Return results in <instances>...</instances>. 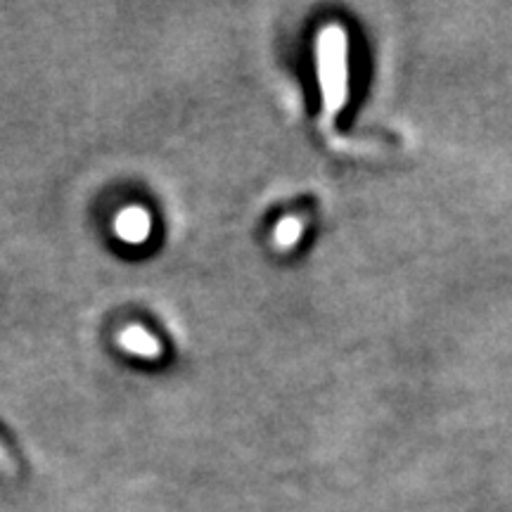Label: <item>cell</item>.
Returning a JSON list of instances; mask_svg holds the SVG:
<instances>
[{
	"label": "cell",
	"mask_w": 512,
	"mask_h": 512,
	"mask_svg": "<svg viewBox=\"0 0 512 512\" xmlns=\"http://www.w3.org/2000/svg\"><path fill=\"white\" fill-rule=\"evenodd\" d=\"M316 76L320 88V128L332 131L349 102V31L328 22L316 34Z\"/></svg>",
	"instance_id": "cell-1"
},
{
	"label": "cell",
	"mask_w": 512,
	"mask_h": 512,
	"mask_svg": "<svg viewBox=\"0 0 512 512\" xmlns=\"http://www.w3.org/2000/svg\"><path fill=\"white\" fill-rule=\"evenodd\" d=\"M150 230L152 219L143 207L124 209L117 216V223H114V233H117L124 242H128V245H140V242H145L150 238Z\"/></svg>",
	"instance_id": "cell-2"
},
{
	"label": "cell",
	"mask_w": 512,
	"mask_h": 512,
	"mask_svg": "<svg viewBox=\"0 0 512 512\" xmlns=\"http://www.w3.org/2000/svg\"><path fill=\"white\" fill-rule=\"evenodd\" d=\"M121 349H126L128 354L140 356V358H159L162 356V342L155 335H150L140 325H131V328L121 330L119 335Z\"/></svg>",
	"instance_id": "cell-3"
},
{
	"label": "cell",
	"mask_w": 512,
	"mask_h": 512,
	"mask_svg": "<svg viewBox=\"0 0 512 512\" xmlns=\"http://www.w3.org/2000/svg\"><path fill=\"white\" fill-rule=\"evenodd\" d=\"M304 230H306V221L302 219V216H285V219H280L278 223H275L273 245L278 247L280 252L292 249L299 240H302Z\"/></svg>",
	"instance_id": "cell-4"
},
{
	"label": "cell",
	"mask_w": 512,
	"mask_h": 512,
	"mask_svg": "<svg viewBox=\"0 0 512 512\" xmlns=\"http://www.w3.org/2000/svg\"><path fill=\"white\" fill-rule=\"evenodd\" d=\"M0 470H5V472H12V470H15V465H12V460H10V456H8V451H5L3 446H0Z\"/></svg>",
	"instance_id": "cell-5"
}]
</instances>
